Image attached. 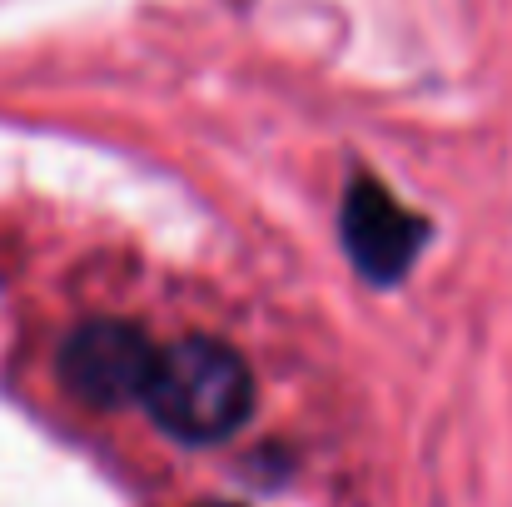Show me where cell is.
Here are the masks:
<instances>
[{
  "label": "cell",
  "mask_w": 512,
  "mask_h": 507,
  "mask_svg": "<svg viewBox=\"0 0 512 507\" xmlns=\"http://www.w3.org/2000/svg\"><path fill=\"white\" fill-rule=\"evenodd\" d=\"M254 403L249 363L219 338H179L160 348L145 408L155 423L184 443H219L229 438Z\"/></svg>",
  "instance_id": "6da1fadb"
},
{
  "label": "cell",
  "mask_w": 512,
  "mask_h": 507,
  "mask_svg": "<svg viewBox=\"0 0 512 507\" xmlns=\"http://www.w3.org/2000/svg\"><path fill=\"white\" fill-rule=\"evenodd\" d=\"M155 363H160V348L150 343L145 329H135L125 319L80 324L60 343V378L90 408H120L135 398L145 403Z\"/></svg>",
  "instance_id": "7a4b0ae2"
},
{
  "label": "cell",
  "mask_w": 512,
  "mask_h": 507,
  "mask_svg": "<svg viewBox=\"0 0 512 507\" xmlns=\"http://www.w3.org/2000/svg\"><path fill=\"white\" fill-rule=\"evenodd\" d=\"M339 229H343L348 259H353L373 284L403 279V274L413 269L423 239H428L423 219H418L408 204H398V199H393L378 179H368V174H358V179L348 184Z\"/></svg>",
  "instance_id": "3957f363"
},
{
  "label": "cell",
  "mask_w": 512,
  "mask_h": 507,
  "mask_svg": "<svg viewBox=\"0 0 512 507\" xmlns=\"http://www.w3.org/2000/svg\"><path fill=\"white\" fill-rule=\"evenodd\" d=\"M214 507H234V503H214Z\"/></svg>",
  "instance_id": "277c9868"
}]
</instances>
